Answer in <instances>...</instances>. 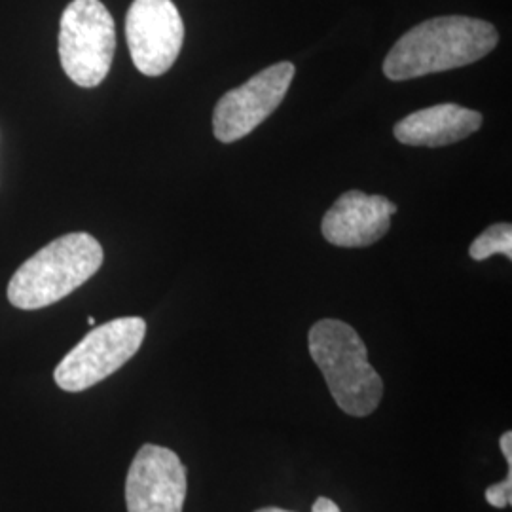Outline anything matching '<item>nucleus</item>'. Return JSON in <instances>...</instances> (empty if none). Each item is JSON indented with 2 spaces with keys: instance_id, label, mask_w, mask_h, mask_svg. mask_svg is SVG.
Segmentation results:
<instances>
[{
  "instance_id": "6",
  "label": "nucleus",
  "mask_w": 512,
  "mask_h": 512,
  "mask_svg": "<svg viewBox=\"0 0 512 512\" xmlns=\"http://www.w3.org/2000/svg\"><path fill=\"white\" fill-rule=\"evenodd\" d=\"M293 63L281 61L222 95L213 114V133L220 143H236L274 114L293 84Z\"/></svg>"
},
{
  "instance_id": "1",
  "label": "nucleus",
  "mask_w": 512,
  "mask_h": 512,
  "mask_svg": "<svg viewBox=\"0 0 512 512\" xmlns=\"http://www.w3.org/2000/svg\"><path fill=\"white\" fill-rule=\"evenodd\" d=\"M499 42L492 23L467 16H444L423 21L397 40L384 61L393 82L420 78L471 65L486 57Z\"/></svg>"
},
{
  "instance_id": "2",
  "label": "nucleus",
  "mask_w": 512,
  "mask_h": 512,
  "mask_svg": "<svg viewBox=\"0 0 512 512\" xmlns=\"http://www.w3.org/2000/svg\"><path fill=\"white\" fill-rule=\"evenodd\" d=\"M311 359L325 376L334 403L353 418L370 416L384 397V382L368 363L363 338L348 323L323 319L308 336Z\"/></svg>"
},
{
  "instance_id": "15",
  "label": "nucleus",
  "mask_w": 512,
  "mask_h": 512,
  "mask_svg": "<svg viewBox=\"0 0 512 512\" xmlns=\"http://www.w3.org/2000/svg\"><path fill=\"white\" fill-rule=\"evenodd\" d=\"M88 325H90V327H93V325H95V319H93V317H88Z\"/></svg>"
},
{
  "instance_id": "5",
  "label": "nucleus",
  "mask_w": 512,
  "mask_h": 512,
  "mask_svg": "<svg viewBox=\"0 0 512 512\" xmlns=\"http://www.w3.org/2000/svg\"><path fill=\"white\" fill-rule=\"evenodd\" d=\"M147 323L141 317H120L90 330L57 365L55 384L80 393L107 380L141 349Z\"/></svg>"
},
{
  "instance_id": "14",
  "label": "nucleus",
  "mask_w": 512,
  "mask_h": 512,
  "mask_svg": "<svg viewBox=\"0 0 512 512\" xmlns=\"http://www.w3.org/2000/svg\"><path fill=\"white\" fill-rule=\"evenodd\" d=\"M255 512H293V511H283V509H277V507H266V509H258Z\"/></svg>"
},
{
  "instance_id": "7",
  "label": "nucleus",
  "mask_w": 512,
  "mask_h": 512,
  "mask_svg": "<svg viewBox=\"0 0 512 512\" xmlns=\"http://www.w3.org/2000/svg\"><path fill=\"white\" fill-rule=\"evenodd\" d=\"M126 38L133 65L147 76H160L183 50V18L171 0H133Z\"/></svg>"
},
{
  "instance_id": "11",
  "label": "nucleus",
  "mask_w": 512,
  "mask_h": 512,
  "mask_svg": "<svg viewBox=\"0 0 512 512\" xmlns=\"http://www.w3.org/2000/svg\"><path fill=\"white\" fill-rule=\"evenodd\" d=\"M469 255L473 260H486L490 256L503 255L512 258V226L509 222H499L484 230L471 243Z\"/></svg>"
},
{
  "instance_id": "12",
  "label": "nucleus",
  "mask_w": 512,
  "mask_h": 512,
  "mask_svg": "<svg viewBox=\"0 0 512 512\" xmlns=\"http://www.w3.org/2000/svg\"><path fill=\"white\" fill-rule=\"evenodd\" d=\"M486 501L495 509H507L512 503V465L507 471V478L486 490Z\"/></svg>"
},
{
  "instance_id": "13",
  "label": "nucleus",
  "mask_w": 512,
  "mask_h": 512,
  "mask_svg": "<svg viewBox=\"0 0 512 512\" xmlns=\"http://www.w3.org/2000/svg\"><path fill=\"white\" fill-rule=\"evenodd\" d=\"M311 512H342L340 511V507L334 503V501H330L329 497H317V501L313 503V507H311Z\"/></svg>"
},
{
  "instance_id": "8",
  "label": "nucleus",
  "mask_w": 512,
  "mask_h": 512,
  "mask_svg": "<svg viewBox=\"0 0 512 512\" xmlns=\"http://www.w3.org/2000/svg\"><path fill=\"white\" fill-rule=\"evenodd\" d=\"M188 492L186 467L164 446L145 444L126 478L128 512H183Z\"/></svg>"
},
{
  "instance_id": "9",
  "label": "nucleus",
  "mask_w": 512,
  "mask_h": 512,
  "mask_svg": "<svg viewBox=\"0 0 512 512\" xmlns=\"http://www.w3.org/2000/svg\"><path fill=\"white\" fill-rule=\"evenodd\" d=\"M397 205L384 196H368L361 190L342 194L321 222L325 239L336 247H368L384 238Z\"/></svg>"
},
{
  "instance_id": "10",
  "label": "nucleus",
  "mask_w": 512,
  "mask_h": 512,
  "mask_svg": "<svg viewBox=\"0 0 512 512\" xmlns=\"http://www.w3.org/2000/svg\"><path fill=\"white\" fill-rule=\"evenodd\" d=\"M482 126V114L454 103L416 110L395 129L399 143L408 147H446L467 139Z\"/></svg>"
},
{
  "instance_id": "3",
  "label": "nucleus",
  "mask_w": 512,
  "mask_h": 512,
  "mask_svg": "<svg viewBox=\"0 0 512 512\" xmlns=\"http://www.w3.org/2000/svg\"><path fill=\"white\" fill-rule=\"evenodd\" d=\"M103 258L101 243L90 234L54 239L19 266L8 285V300L18 310L52 306L92 279Z\"/></svg>"
},
{
  "instance_id": "4",
  "label": "nucleus",
  "mask_w": 512,
  "mask_h": 512,
  "mask_svg": "<svg viewBox=\"0 0 512 512\" xmlns=\"http://www.w3.org/2000/svg\"><path fill=\"white\" fill-rule=\"evenodd\" d=\"M116 50L114 19L101 0H73L59 21V59L80 88L99 86Z\"/></svg>"
}]
</instances>
